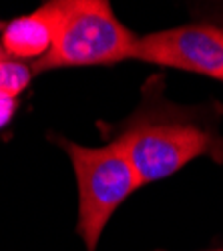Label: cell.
<instances>
[{"label": "cell", "mask_w": 223, "mask_h": 251, "mask_svg": "<svg viewBox=\"0 0 223 251\" xmlns=\"http://www.w3.org/2000/svg\"><path fill=\"white\" fill-rule=\"evenodd\" d=\"M0 28H4V26H2V23H0Z\"/></svg>", "instance_id": "cell-9"}, {"label": "cell", "mask_w": 223, "mask_h": 251, "mask_svg": "<svg viewBox=\"0 0 223 251\" xmlns=\"http://www.w3.org/2000/svg\"><path fill=\"white\" fill-rule=\"evenodd\" d=\"M32 78V67H26L25 62L16 58L4 56L0 58V93L8 97H18Z\"/></svg>", "instance_id": "cell-6"}, {"label": "cell", "mask_w": 223, "mask_h": 251, "mask_svg": "<svg viewBox=\"0 0 223 251\" xmlns=\"http://www.w3.org/2000/svg\"><path fill=\"white\" fill-rule=\"evenodd\" d=\"M56 28V0L45 2L34 12L12 18L2 28V49L10 58L40 60L52 47Z\"/></svg>", "instance_id": "cell-5"}, {"label": "cell", "mask_w": 223, "mask_h": 251, "mask_svg": "<svg viewBox=\"0 0 223 251\" xmlns=\"http://www.w3.org/2000/svg\"><path fill=\"white\" fill-rule=\"evenodd\" d=\"M215 251H223V249H215Z\"/></svg>", "instance_id": "cell-10"}, {"label": "cell", "mask_w": 223, "mask_h": 251, "mask_svg": "<svg viewBox=\"0 0 223 251\" xmlns=\"http://www.w3.org/2000/svg\"><path fill=\"white\" fill-rule=\"evenodd\" d=\"M129 58L223 82V26L189 23L137 36Z\"/></svg>", "instance_id": "cell-4"}, {"label": "cell", "mask_w": 223, "mask_h": 251, "mask_svg": "<svg viewBox=\"0 0 223 251\" xmlns=\"http://www.w3.org/2000/svg\"><path fill=\"white\" fill-rule=\"evenodd\" d=\"M135 38L105 0H56L52 47L32 73L115 65L129 58Z\"/></svg>", "instance_id": "cell-2"}, {"label": "cell", "mask_w": 223, "mask_h": 251, "mask_svg": "<svg viewBox=\"0 0 223 251\" xmlns=\"http://www.w3.org/2000/svg\"><path fill=\"white\" fill-rule=\"evenodd\" d=\"M69 155L76 175L78 221L76 233L85 241L87 251H95L111 215L141 181L119 143L109 141L105 147H85L63 137H52Z\"/></svg>", "instance_id": "cell-3"}, {"label": "cell", "mask_w": 223, "mask_h": 251, "mask_svg": "<svg viewBox=\"0 0 223 251\" xmlns=\"http://www.w3.org/2000/svg\"><path fill=\"white\" fill-rule=\"evenodd\" d=\"M4 56H8V54L4 52V49H2V45H0V58H4Z\"/></svg>", "instance_id": "cell-8"}, {"label": "cell", "mask_w": 223, "mask_h": 251, "mask_svg": "<svg viewBox=\"0 0 223 251\" xmlns=\"http://www.w3.org/2000/svg\"><path fill=\"white\" fill-rule=\"evenodd\" d=\"M14 111H16V99L0 93V129H2L4 125H8Z\"/></svg>", "instance_id": "cell-7"}, {"label": "cell", "mask_w": 223, "mask_h": 251, "mask_svg": "<svg viewBox=\"0 0 223 251\" xmlns=\"http://www.w3.org/2000/svg\"><path fill=\"white\" fill-rule=\"evenodd\" d=\"M141 97L113 139L127 153L141 185L167 179L197 157L223 163V137L205 109L169 102L159 75L145 82Z\"/></svg>", "instance_id": "cell-1"}]
</instances>
